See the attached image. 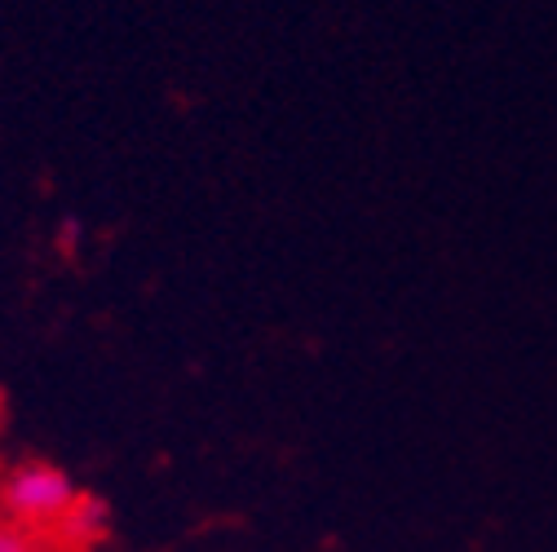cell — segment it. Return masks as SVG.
<instances>
[{
	"label": "cell",
	"instance_id": "3",
	"mask_svg": "<svg viewBox=\"0 0 557 552\" xmlns=\"http://www.w3.org/2000/svg\"><path fill=\"white\" fill-rule=\"evenodd\" d=\"M0 552H40V543L32 530L14 526L10 517H0Z\"/></svg>",
	"mask_w": 557,
	"mask_h": 552
},
{
	"label": "cell",
	"instance_id": "1",
	"mask_svg": "<svg viewBox=\"0 0 557 552\" xmlns=\"http://www.w3.org/2000/svg\"><path fill=\"white\" fill-rule=\"evenodd\" d=\"M81 487L76 477L49 464V460H23L0 477V517H10L23 530H53L62 513L76 504Z\"/></svg>",
	"mask_w": 557,
	"mask_h": 552
},
{
	"label": "cell",
	"instance_id": "2",
	"mask_svg": "<svg viewBox=\"0 0 557 552\" xmlns=\"http://www.w3.org/2000/svg\"><path fill=\"white\" fill-rule=\"evenodd\" d=\"M53 530H58L62 543L94 548V543H102V539L111 535V504L98 500V495H89V491H81L76 504L62 513V522H58Z\"/></svg>",
	"mask_w": 557,
	"mask_h": 552
}]
</instances>
